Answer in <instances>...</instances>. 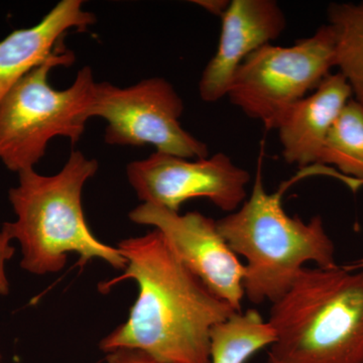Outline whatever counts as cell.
Masks as SVG:
<instances>
[{
	"label": "cell",
	"instance_id": "cell-1",
	"mask_svg": "<svg viewBox=\"0 0 363 363\" xmlns=\"http://www.w3.org/2000/svg\"><path fill=\"white\" fill-rule=\"evenodd\" d=\"M117 248L128 264L100 290L133 279L138 296L125 323L100 341V350H140L164 363H211V330L235 310L184 266L157 229Z\"/></svg>",
	"mask_w": 363,
	"mask_h": 363
},
{
	"label": "cell",
	"instance_id": "cell-2",
	"mask_svg": "<svg viewBox=\"0 0 363 363\" xmlns=\"http://www.w3.org/2000/svg\"><path fill=\"white\" fill-rule=\"evenodd\" d=\"M307 174H298L269 194L259 167L250 198L236 211L216 221L229 247L247 260L243 290L253 304L279 300L307 262L319 267L338 266L335 245L322 217L316 215L306 222L284 209V193Z\"/></svg>",
	"mask_w": 363,
	"mask_h": 363
},
{
	"label": "cell",
	"instance_id": "cell-3",
	"mask_svg": "<svg viewBox=\"0 0 363 363\" xmlns=\"http://www.w3.org/2000/svg\"><path fill=\"white\" fill-rule=\"evenodd\" d=\"M98 168L96 160L73 150L56 175H40L35 169L18 173V185L9 193L16 215L9 225L20 243L25 271L37 276L59 272L70 252L77 253L81 264L100 259L125 269L128 262L118 248L95 238L85 220L83 188Z\"/></svg>",
	"mask_w": 363,
	"mask_h": 363
},
{
	"label": "cell",
	"instance_id": "cell-4",
	"mask_svg": "<svg viewBox=\"0 0 363 363\" xmlns=\"http://www.w3.org/2000/svg\"><path fill=\"white\" fill-rule=\"evenodd\" d=\"M281 363H363V269L305 267L269 319Z\"/></svg>",
	"mask_w": 363,
	"mask_h": 363
},
{
	"label": "cell",
	"instance_id": "cell-5",
	"mask_svg": "<svg viewBox=\"0 0 363 363\" xmlns=\"http://www.w3.org/2000/svg\"><path fill=\"white\" fill-rule=\"evenodd\" d=\"M75 55L64 45L42 65L14 86L0 104V160L11 171L21 173L44 157L55 138H66L72 145L84 133L91 117L95 81L90 67L78 72L68 88L57 90L50 84V73L69 67Z\"/></svg>",
	"mask_w": 363,
	"mask_h": 363
},
{
	"label": "cell",
	"instance_id": "cell-6",
	"mask_svg": "<svg viewBox=\"0 0 363 363\" xmlns=\"http://www.w3.org/2000/svg\"><path fill=\"white\" fill-rule=\"evenodd\" d=\"M335 67V39L327 23L290 47L269 44L243 61L228 94L245 116L276 130L289 107L316 89Z\"/></svg>",
	"mask_w": 363,
	"mask_h": 363
},
{
	"label": "cell",
	"instance_id": "cell-7",
	"mask_svg": "<svg viewBox=\"0 0 363 363\" xmlns=\"http://www.w3.org/2000/svg\"><path fill=\"white\" fill-rule=\"evenodd\" d=\"M183 112V99L173 85L152 77L125 88L97 82L91 117L106 121L108 145H150L156 152L187 160L209 157L206 143L182 126Z\"/></svg>",
	"mask_w": 363,
	"mask_h": 363
},
{
	"label": "cell",
	"instance_id": "cell-8",
	"mask_svg": "<svg viewBox=\"0 0 363 363\" xmlns=\"http://www.w3.org/2000/svg\"><path fill=\"white\" fill-rule=\"evenodd\" d=\"M128 182L138 199L169 211L205 198L224 212L233 213L247 198L250 174L218 152L204 159H183L155 152L126 167Z\"/></svg>",
	"mask_w": 363,
	"mask_h": 363
},
{
	"label": "cell",
	"instance_id": "cell-9",
	"mask_svg": "<svg viewBox=\"0 0 363 363\" xmlns=\"http://www.w3.org/2000/svg\"><path fill=\"white\" fill-rule=\"evenodd\" d=\"M130 219L154 227L189 271L216 297L241 312L245 296V264L227 245L216 221L199 212L181 215L156 205L143 203L130 212Z\"/></svg>",
	"mask_w": 363,
	"mask_h": 363
},
{
	"label": "cell",
	"instance_id": "cell-10",
	"mask_svg": "<svg viewBox=\"0 0 363 363\" xmlns=\"http://www.w3.org/2000/svg\"><path fill=\"white\" fill-rule=\"evenodd\" d=\"M218 47L200 79V98L214 104L227 96L236 71L245 59L278 39L286 26L274 0H233L221 16Z\"/></svg>",
	"mask_w": 363,
	"mask_h": 363
},
{
	"label": "cell",
	"instance_id": "cell-11",
	"mask_svg": "<svg viewBox=\"0 0 363 363\" xmlns=\"http://www.w3.org/2000/svg\"><path fill=\"white\" fill-rule=\"evenodd\" d=\"M83 4L62 0L37 25L18 28L0 40V104L21 79L58 51L68 32H82L96 23Z\"/></svg>",
	"mask_w": 363,
	"mask_h": 363
},
{
	"label": "cell",
	"instance_id": "cell-12",
	"mask_svg": "<svg viewBox=\"0 0 363 363\" xmlns=\"http://www.w3.org/2000/svg\"><path fill=\"white\" fill-rule=\"evenodd\" d=\"M352 91L342 74H329L312 94L286 109L276 130L288 164H319L325 140Z\"/></svg>",
	"mask_w": 363,
	"mask_h": 363
},
{
	"label": "cell",
	"instance_id": "cell-13",
	"mask_svg": "<svg viewBox=\"0 0 363 363\" xmlns=\"http://www.w3.org/2000/svg\"><path fill=\"white\" fill-rule=\"evenodd\" d=\"M276 340L274 329L257 310L236 312L210 334L211 363H245Z\"/></svg>",
	"mask_w": 363,
	"mask_h": 363
},
{
	"label": "cell",
	"instance_id": "cell-14",
	"mask_svg": "<svg viewBox=\"0 0 363 363\" xmlns=\"http://www.w3.org/2000/svg\"><path fill=\"white\" fill-rule=\"evenodd\" d=\"M327 16L335 39V67L363 107V1L331 4Z\"/></svg>",
	"mask_w": 363,
	"mask_h": 363
},
{
	"label": "cell",
	"instance_id": "cell-15",
	"mask_svg": "<svg viewBox=\"0 0 363 363\" xmlns=\"http://www.w3.org/2000/svg\"><path fill=\"white\" fill-rule=\"evenodd\" d=\"M319 164H330L341 175L363 183V107L353 98L331 126Z\"/></svg>",
	"mask_w": 363,
	"mask_h": 363
},
{
	"label": "cell",
	"instance_id": "cell-16",
	"mask_svg": "<svg viewBox=\"0 0 363 363\" xmlns=\"http://www.w3.org/2000/svg\"><path fill=\"white\" fill-rule=\"evenodd\" d=\"M13 240L9 222H6L0 231V295L7 296L9 293V281L6 272L7 260L13 257L14 248L11 242Z\"/></svg>",
	"mask_w": 363,
	"mask_h": 363
},
{
	"label": "cell",
	"instance_id": "cell-17",
	"mask_svg": "<svg viewBox=\"0 0 363 363\" xmlns=\"http://www.w3.org/2000/svg\"><path fill=\"white\" fill-rule=\"evenodd\" d=\"M106 363H164L143 351L118 350L107 353Z\"/></svg>",
	"mask_w": 363,
	"mask_h": 363
},
{
	"label": "cell",
	"instance_id": "cell-18",
	"mask_svg": "<svg viewBox=\"0 0 363 363\" xmlns=\"http://www.w3.org/2000/svg\"><path fill=\"white\" fill-rule=\"evenodd\" d=\"M193 2L197 6L203 7L208 13L220 16V18L230 4L229 0H195Z\"/></svg>",
	"mask_w": 363,
	"mask_h": 363
},
{
	"label": "cell",
	"instance_id": "cell-19",
	"mask_svg": "<svg viewBox=\"0 0 363 363\" xmlns=\"http://www.w3.org/2000/svg\"><path fill=\"white\" fill-rule=\"evenodd\" d=\"M348 269L351 271H357V269H363V257L362 259H358L357 262H353V264L345 266Z\"/></svg>",
	"mask_w": 363,
	"mask_h": 363
},
{
	"label": "cell",
	"instance_id": "cell-20",
	"mask_svg": "<svg viewBox=\"0 0 363 363\" xmlns=\"http://www.w3.org/2000/svg\"><path fill=\"white\" fill-rule=\"evenodd\" d=\"M267 363H281V362H277V360L272 359V358L269 357V359H267Z\"/></svg>",
	"mask_w": 363,
	"mask_h": 363
},
{
	"label": "cell",
	"instance_id": "cell-21",
	"mask_svg": "<svg viewBox=\"0 0 363 363\" xmlns=\"http://www.w3.org/2000/svg\"><path fill=\"white\" fill-rule=\"evenodd\" d=\"M0 363H4V358H2L1 352H0Z\"/></svg>",
	"mask_w": 363,
	"mask_h": 363
}]
</instances>
